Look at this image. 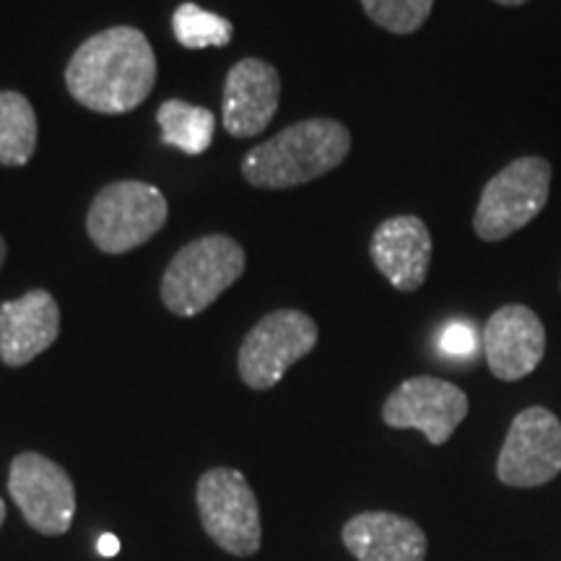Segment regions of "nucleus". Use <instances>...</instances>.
Returning a JSON list of instances; mask_svg holds the SVG:
<instances>
[{"label": "nucleus", "mask_w": 561, "mask_h": 561, "mask_svg": "<svg viewBox=\"0 0 561 561\" xmlns=\"http://www.w3.org/2000/svg\"><path fill=\"white\" fill-rule=\"evenodd\" d=\"M157 83V55L144 32L112 26L89 37L66 68L76 102L100 115H125L149 100Z\"/></svg>", "instance_id": "f257e3e1"}, {"label": "nucleus", "mask_w": 561, "mask_h": 561, "mask_svg": "<svg viewBox=\"0 0 561 561\" xmlns=\"http://www.w3.org/2000/svg\"><path fill=\"white\" fill-rule=\"evenodd\" d=\"M348 151L351 133L346 125L331 117H312L255 146L242 159V174L250 185L263 191H286L333 172L346 161Z\"/></svg>", "instance_id": "f03ea898"}, {"label": "nucleus", "mask_w": 561, "mask_h": 561, "mask_svg": "<svg viewBox=\"0 0 561 561\" xmlns=\"http://www.w3.org/2000/svg\"><path fill=\"white\" fill-rule=\"evenodd\" d=\"M244 273V250L227 234L185 244L161 276V299L178 318L206 312Z\"/></svg>", "instance_id": "7ed1b4c3"}, {"label": "nucleus", "mask_w": 561, "mask_h": 561, "mask_svg": "<svg viewBox=\"0 0 561 561\" xmlns=\"http://www.w3.org/2000/svg\"><path fill=\"white\" fill-rule=\"evenodd\" d=\"M553 167L543 157L510 161L483 185L473 214V231L481 242H502L528 227L546 208Z\"/></svg>", "instance_id": "20e7f679"}, {"label": "nucleus", "mask_w": 561, "mask_h": 561, "mask_svg": "<svg viewBox=\"0 0 561 561\" xmlns=\"http://www.w3.org/2000/svg\"><path fill=\"white\" fill-rule=\"evenodd\" d=\"M170 206L159 187L140 180H121L104 185L91 201L87 231L91 242L110 255L140 248L164 227Z\"/></svg>", "instance_id": "39448f33"}, {"label": "nucleus", "mask_w": 561, "mask_h": 561, "mask_svg": "<svg viewBox=\"0 0 561 561\" xmlns=\"http://www.w3.org/2000/svg\"><path fill=\"white\" fill-rule=\"evenodd\" d=\"M201 523L216 546L234 557L261 549V507L248 479L234 468H210L198 481Z\"/></svg>", "instance_id": "423d86ee"}, {"label": "nucleus", "mask_w": 561, "mask_h": 561, "mask_svg": "<svg viewBox=\"0 0 561 561\" xmlns=\"http://www.w3.org/2000/svg\"><path fill=\"white\" fill-rule=\"evenodd\" d=\"M318 346V322L301 310H276L257 322L242 341L237 367L252 390H271L291 364Z\"/></svg>", "instance_id": "0eeeda50"}, {"label": "nucleus", "mask_w": 561, "mask_h": 561, "mask_svg": "<svg viewBox=\"0 0 561 561\" xmlns=\"http://www.w3.org/2000/svg\"><path fill=\"white\" fill-rule=\"evenodd\" d=\"M9 491L24 520L42 536H62L76 515V489L66 468L39 453H21L11 462Z\"/></svg>", "instance_id": "6e6552de"}, {"label": "nucleus", "mask_w": 561, "mask_h": 561, "mask_svg": "<svg viewBox=\"0 0 561 561\" xmlns=\"http://www.w3.org/2000/svg\"><path fill=\"white\" fill-rule=\"evenodd\" d=\"M561 473V421L543 405L517 413L504 439L496 476L517 489L543 486Z\"/></svg>", "instance_id": "1a4fd4ad"}, {"label": "nucleus", "mask_w": 561, "mask_h": 561, "mask_svg": "<svg viewBox=\"0 0 561 561\" xmlns=\"http://www.w3.org/2000/svg\"><path fill=\"white\" fill-rule=\"evenodd\" d=\"M468 416V396L439 377H411L390 392L382 421L392 430H419L432 445H445Z\"/></svg>", "instance_id": "9d476101"}, {"label": "nucleus", "mask_w": 561, "mask_h": 561, "mask_svg": "<svg viewBox=\"0 0 561 561\" xmlns=\"http://www.w3.org/2000/svg\"><path fill=\"white\" fill-rule=\"evenodd\" d=\"M483 354L496 380L515 382L536 371L546 354V328L525 305H504L483 325Z\"/></svg>", "instance_id": "9b49d317"}, {"label": "nucleus", "mask_w": 561, "mask_h": 561, "mask_svg": "<svg viewBox=\"0 0 561 561\" xmlns=\"http://www.w3.org/2000/svg\"><path fill=\"white\" fill-rule=\"evenodd\" d=\"M430 227L413 214L390 216L375 229L369 242L371 263L398 291H419L432 265Z\"/></svg>", "instance_id": "f8f14e48"}, {"label": "nucleus", "mask_w": 561, "mask_h": 561, "mask_svg": "<svg viewBox=\"0 0 561 561\" xmlns=\"http://www.w3.org/2000/svg\"><path fill=\"white\" fill-rule=\"evenodd\" d=\"M280 100L278 70L261 58H244L224 83L221 123L231 138H252L268 128Z\"/></svg>", "instance_id": "ddd939ff"}, {"label": "nucleus", "mask_w": 561, "mask_h": 561, "mask_svg": "<svg viewBox=\"0 0 561 561\" xmlns=\"http://www.w3.org/2000/svg\"><path fill=\"white\" fill-rule=\"evenodd\" d=\"M60 307L50 291L32 289L0 305V359L24 367L58 341Z\"/></svg>", "instance_id": "4468645a"}, {"label": "nucleus", "mask_w": 561, "mask_h": 561, "mask_svg": "<svg viewBox=\"0 0 561 561\" xmlns=\"http://www.w3.org/2000/svg\"><path fill=\"white\" fill-rule=\"evenodd\" d=\"M343 543L356 561H424L426 536L409 517L362 512L343 528Z\"/></svg>", "instance_id": "2eb2a0df"}, {"label": "nucleus", "mask_w": 561, "mask_h": 561, "mask_svg": "<svg viewBox=\"0 0 561 561\" xmlns=\"http://www.w3.org/2000/svg\"><path fill=\"white\" fill-rule=\"evenodd\" d=\"M161 140L187 157H201L214 140V112L185 100H167L157 112Z\"/></svg>", "instance_id": "dca6fc26"}, {"label": "nucleus", "mask_w": 561, "mask_h": 561, "mask_svg": "<svg viewBox=\"0 0 561 561\" xmlns=\"http://www.w3.org/2000/svg\"><path fill=\"white\" fill-rule=\"evenodd\" d=\"M37 149V115L19 91H0V164L24 167Z\"/></svg>", "instance_id": "f3484780"}, {"label": "nucleus", "mask_w": 561, "mask_h": 561, "mask_svg": "<svg viewBox=\"0 0 561 561\" xmlns=\"http://www.w3.org/2000/svg\"><path fill=\"white\" fill-rule=\"evenodd\" d=\"M174 37L187 50H206V47H227L234 34L229 19L210 13L195 3H182L172 16Z\"/></svg>", "instance_id": "a211bd4d"}, {"label": "nucleus", "mask_w": 561, "mask_h": 561, "mask_svg": "<svg viewBox=\"0 0 561 561\" xmlns=\"http://www.w3.org/2000/svg\"><path fill=\"white\" fill-rule=\"evenodd\" d=\"M362 9L385 32L413 34L426 24L434 0H362Z\"/></svg>", "instance_id": "6ab92c4d"}, {"label": "nucleus", "mask_w": 561, "mask_h": 561, "mask_svg": "<svg viewBox=\"0 0 561 561\" xmlns=\"http://www.w3.org/2000/svg\"><path fill=\"white\" fill-rule=\"evenodd\" d=\"M439 348L445 351L447 356H458V359H466V356H473V351L479 348V335L471 325L466 322H453V325L445 328L439 339Z\"/></svg>", "instance_id": "aec40b11"}, {"label": "nucleus", "mask_w": 561, "mask_h": 561, "mask_svg": "<svg viewBox=\"0 0 561 561\" xmlns=\"http://www.w3.org/2000/svg\"><path fill=\"white\" fill-rule=\"evenodd\" d=\"M96 551H100L102 557H115V553L121 551V541H117L112 533H104V536L100 538V543H96Z\"/></svg>", "instance_id": "412c9836"}, {"label": "nucleus", "mask_w": 561, "mask_h": 561, "mask_svg": "<svg viewBox=\"0 0 561 561\" xmlns=\"http://www.w3.org/2000/svg\"><path fill=\"white\" fill-rule=\"evenodd\" d=\"M494 3H500V5H523V3H528V0H494Z\"/></svg>", "instance_id": "4be33fe9"}, {"label": "nucleus", "mask_w": 561, "mask_h": 561, "mask_svg": "<svg viewBox=\"0 0 561 561\" xmlns=\"http://www.w3.org/2000/svg\"><path fill=\"white\" fill-rule=\"evenodd\" d=\"M3 261H5V240L0 237V268H3Z\"/></svg>", "instance_id": "5701e85b"}, {"label": "nucleus", "mask_w": 561, "mask_h": 561, "mask_svg": "<svg viewBox=\"0 0 561 561\" xmlns=\"http://www.w3.org/2000/svg\"><path fill=\"white\" fill-rule=\"evenodd\" d=\"M3 520H5V502L0 500V525H3Z\"/></svg>", "instance_id": "b1692460"}]
</instances>
